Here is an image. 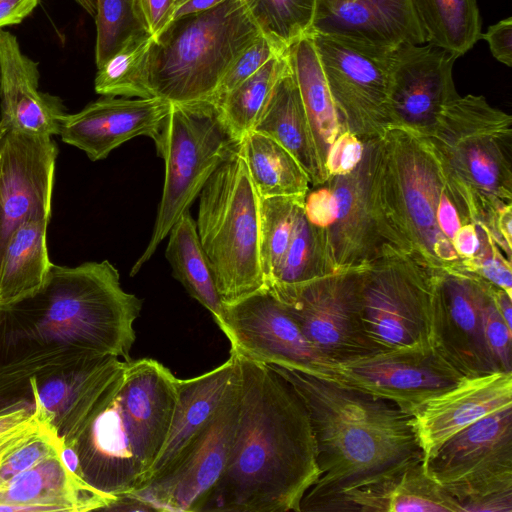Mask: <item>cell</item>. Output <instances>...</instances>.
Masks as SVG:
<instances>
[{
	"label": "cell",
	"instance_id": "1",
	"mask_svg": "<svg viewBox=\"0 0 512 512\" xmlns=\"http://www.w3.org/2000/svg\"><path fill=\"white\" fill-rule=\"evenodd\" d=\"M141 309L108 260L52 264L38 290L0 308V403L37 374L103 355L129 360Z\"/></svg>",
	"mask_w": 512,
	"mask_h": 512
},
{
	"label": "cell",
	"instance_id": "2",
	"mask_svg": "<svg viewBox=\"0 0 512 512\" xmlns=\"http://www.w3.org/2000/svg\"><path fill=\"white\" fill-rule=\"evenodd\" d=\"M237 356L236 433L226 466L197 512H301L303 497L319 477L305 404L269 365Z\"/></svg>",
	"mask_w": 512,
	"mask_h": 512
},
{
	"label": "cell",
	"instance_id": "3",
	"mask_svg": "<svg viewBox=\"0 0 512 512\" xmlns=\"http://www.w3.org/2000/svg\"><path fill=\"white\" fill-rule=\"evenodd\" d=\"M296 390L313 431L319 477L301 512L325 511L343 493L395 478L424 461L412 416L359 388L269 365Z\"/></svg>",
	"mask_w": 512,
	"mask_h": 512
},
{
	"label": "cell",
	"instance_id": "4",
	"mask_svg": "<svg viewBox=\"0 0 512 512\" xmlns=\"http://www.w3.org/2000/svg\"><path fill=\"white\" fill-rule=\"evenodd\" d=\"M177 382L155 359L125 360L114 394L74 444L90 486L119 496L144 484L169 434Z\"/></svg>",
	"mask_w": 512,
	"mask_h": 512
},
{
	"label": "cell",
	"instance_id": "5",
	"mask_svg": "<svg viewBox=\"0 0 512 512\" xmlns=\"http://www.w3.org/2000/svg\"><path fill=\"white\" fill-rule=\"evenodd\" d=\"M424 135L464 223L487 227L512 205V117L482 95L457 96Z\"/></svg>",
	"mask_w": 512,
	"mask_h": 512
},
{
	"label": "cell",
	"instance_id": "6",
	"mask_svg": "<svg viewBox=\"0 0 512 512\" xmlns=\"http://www.w3.org/2000/svg\"><path fill=\"white\" fill-rule=\"evenodd\" d=\"M261 35L243 0L170 21L147 53L152 96L170 103L210 100L229 67Z\"/></svg>",
	"mask_w": 512,
	"mask_h": 512
},
{
	"label": "cell",
	"instance_id": "7",
	"mask_svg": "<svg viewBox=\"0 0 512 512\" xmlns=\"http://www.w3.org/2000/svg\"><path fill=\"white\" fill-rule=\"evenodd\" d=\"M198 197L196 229L223 304L267 288L260 258L261 198L249 174L242 141Z\"/></svg>",
	"mask_w": 512,
	"mask_h": 512
},
{
	"label": "cell",
	"instance_id": "8",
	"mask_svg": "<svg viewBox=\"0 0 512 512\" xmlns=\"http://www.w3.org/2000/svg\"><path fill=\"white\" fill-rule=\"evenodd\" d=\"M380 184L393 225L409 251L434 269L459 268L461 259L437 220L440 207L452 198L424 135L401 126L386 130L380 139Z\"/></svg>",
	"mask_w": 512,
	"mask_h": 512
},
{
	"label": "cell",
	"instance_id": "9",
	"mask_svg": "<svg viewBox=\"0 0 512 512\" xmlns=\"http://www.w3.org/2000/svg\"><path fill=\"white\" fill-rule=\"evenodd\" d=\"M151 139L164 161V184L151 238L132 266L130 276L151 259L214 171L241 142L212 100L171 103Z\"/></svg>",
	"mask_w": 512,
	"mask_h": 512
},
{
	"label": "cell",
	"instance_id": "10",
	"mask_svg": "<svg viewBox=\"0 0 512 512\" xmlns=\"http://www.w3.org/2000/svg\"><path fill=\"white\" fill-rule=\"evenodd\" d=\"M423 465L458 512H512V405L458 431Z\"/></svg>",
	"mask_w": 512,
	"mask_h": 512
},
{
	"label": "cell",
	"instance_id": "11",
	"mask_svg": "<svg viewBox=\"0 0 512 512\" xmlns=\"http://www.w3.org/2000/svg\"><path fill=\"white\" fill-rule=\"evenodd\" d=\"M438 272L407 252L386 255L360 270L361 317L376 353L432 347L431 308Z\"/></svg>",
	"mask_w": 512,
	"mask_h": 512
},
{
	"label": "cell",
	"instance_id": "12",
	"mask_svg": "<svg viewBox=\"0 0 512 512\" xmlns=\"http://www.w3.org/2000/svg\"><path fill=\"white\" fill-rule=\"evenodd\" d=\"M334 193L335 222L322 229L331 273L360 271L386 255L411 253L395 229L380 184V139L365 142L357 167L324 183Z\"/></svg>",
	"mask_w": 512,
	"mask_h": 512
},
{
	"label": "cell",
	"instance_id": "13",
	"mask_svg": "<svg viewBox=\"0 0 512 512\" xmlns=\"http://www.w3.org/2000/svg\"><path fill=\"white\" fill-rule=\"evenodd\" d=\"M307 35L345 130L363 142L381 139L395 125L390 73L396 47L337 35Z\"/></svg>",
	"mask_w": 512,
	"mask_h": 512
},
{
	"label": "cell",
	"instance_id": "14",
	"mask_svg": "<svg viewBox=\"0 0 512 512\" xmlns=\"http://www.w3.org/2000/svg\"><path fill=\"white\" fill-rule=\"evenodd\" d=\"M125 360L87 358L29 378L0 408L26 407L63 444L74 445L114 394Z\"/></svg>",
	"mask_w": 512,
	"mask_h": 512
},
{
	"label": "cell",
	"instance_id": "15",
	"mask_svg": "<svg viewBox=\"0 0 512 512\" xmlns=\"http://www.w3.org/2000/svg\"><path fill=\"white\" fill-rule=\"evenodd\" d=\"M268 288L305 337L332 362L339 365L376 353L361 317L360 271L297 284L275 282Z\"/></svg>",
	"mask_w": 512,
	"mask_h": 512
},
{
	"label": "cell",
	"instance_id": "16",
	"mask_svg": "<svg viewBox=\"0 0 512 512\" xmlns=\"http://www.w3.org/2000/svg\"><path fill=\"white\" fill-rule=\"evenodd\" d=\"M217 325L231 344L230 352L341 382L338 364L305 337L269 288L224 304Z\"/></svg>",
	"mask_w": 512,
	"mask_h": 512
},
{
	"label": "cell",
	"instance_id": "17",
	"mask_svg": "<svg viewBox=\"0 0 512 512\" xmlns=\"http://www.w3.org/2000/svg\"><path fill=\"white\" fill-rule=\"evenodd\" d=\"M240 402L238 360L236 373L210 419L164 473L132 494L157 511L197 512L226 466L238 424Z\"/></svg>",
	"mask_w": 512,
	"mask_h": 512
},
{
	"label": "cell",
	"instance_id": "18",
	"mask_svg": "<svg viewBox=\"0 0 512 512\" xmlns=\"http://www.w3.org/2000/svg\"><path fill=\"white\" fill-rule=\"evenodd\" d=\"M493 286L461 267L439 270L437 275L430 343L464 377L499 371L483 330V309Z\"/></svg>",
	"mask_w": 512,
	"mask_h": 512
},
{
	"label": "cell",
	"instance_id": "19",
	"mask_svg": "<svg viewBox=\"0 0 512 512\" xmlns=\"http://www.w3.org/2000/svg\"><path fill=\"white\" fill-rule=\"evenodd\" d=\"M338 369L341 383L388 399L410 415L464 377L432 347L380 351Z\"/></svg>",
	"mask_w": 512,
	"mask_h": 512
},
{
	"label": "cell",
	"instance_id": "20",
	"mask_svg": "<svg viewBox=\"0 0 512 512\" xmlns=\"http://www.w3.org/2000/svg\"><path fill=\"white\" fill-rule=\"evenodd\" d=\"M57 144L51 136L3 130L0 137V254L30 216L51 214Z\"/></svg>",
	"mask_w": 512,
	"mask_h": 512
},
{
	"label": "cell",
	"instance_id": "21",
	"mask_svg": "<svg viewBox=\"0 0 512 512\" xmlns=\"http://www.w3.org/2000/svg\"><path fill=\"white\" fill-rule=\"evenodd\" d=\"M453 53L431 45L401 44L394 49L390 103L394 126L425 134L443 107L459 96L452 76Z\"/></svg>",
	"mask_w": 512,
	"mask_h": 512
},
{
	"label": "cell",
	"instance_id": "22",
	"mask_svg": "<svg viewBox=\"0 0 512 512\" xmlns=\"http://www.w3.org/2000/svg\"><path fill=\"white\" fill-rule=\"evenodd\" d=\"M170 107V102L157 97L103 96L77 113L66 114L61 119L59 135L63 142L84 151L90 160H102L135 137L152 138Z\"/></svg>",
	"mask_w": 512,
	"mask_h": 512
},
{
	"label": "cell",
	"instance_id": "23",
	"mask_svg": "<svg viewBox=\"0 0 512 512\" xmlns=\"http://www.w3.org/2000/svg\"><path fill=\"white\" fill-rule=\"evenodd\" d=\"M511 405L512 373L498 371L463 377L456 386L430 399L411 415L424 459L458 431Z\"/></svg>",
	"mask_w": 512,
	"mask_h": 512
},
{
	"label": "cell",
	"instance_id": "24",
	"mask_svg": "<svg viewBox=\"0 0 512 512\" xmlns=\"http://www.w3.org/2000/svg\"><path fill=\"white\" fill-rule=\"evenodd\" d=\"M38 63L21 51L12 33L0 30V125L33 135H59L67 114L58 96L39 89Z\"/></svg>",
	"mask_w": 512,
	"mask_h": 512
},
{
	"label": "cell",
	"instance_id": "25",
	"mask_svg": "<svg viewBox=\"0 0 512 512\" xmlns=\"http://www.w3.org/2000/svg\"><path fill=\"white\" fill-rule=\"evenodd\" d=\"M309 33L391 48L425 43L409 0H315Z\"/></svg>",
	"mask_w": 512,
	"mask_h": 512
},
{
	"label": "cell",
	"instance_id": "26",
	"mask_svg": "<svg viewBox=\"0 0 512 512\" xmlns=\"http://www.w3.org/2000/svg\"><path fill=\"white\" fill-rule=\"evenodd\" d=\"M116 499L73 477L59 452L0 487V511L6 512L105 510Z\"/></svg>",
	"mask_w": 512,
	"mask_h": 512
},
{
	"label": "cell",
	"instance_id": "27",
	"mask_svg": "<svg viewBox=\"0 0 512 512\" xmlns=\"http://www.w3.org/2000/svg\"><path fill=\"white\" fill-rule=\"evenodd\" d=\"M237 367L238 357L230 352L229 358L216 368L189 379L178 378L177 400L169 434L142 486L164 473L210 419Z\"/></svg>",
	"mask_w": 512,
	"mask_h": 512
},
{
	"label": "cell",
	"instance_id": "28",
	"mask_svg": "<svg viewBox=\"0 0 512 512\" xmlns=\"http://www.w3.org/2000/svg\"><path fill=\"white\" fill-rule=\"evenodd\" d=\"M253 130L282 145L300 164L312 187L327 181V175L315 151L290 63L274 87Z\"/></svg>",
	"mask_w": 512,
	"mask_h": 512
},
{
	"label": "cell",
	"instance_id": "29",
	"mask_svg": "<svg viewBox=\"0 0 512 512\" xmlns=\"http://www.w3.org/2000/svg\"><path fill=\"white\" fill-rule=\"evenodd\" d=\"M51 214L38 213L11 233L0 254V308L40 288L53 263L47 249Z\"/></svg>",
	"mask_w": 512,
	"mask_h": 512
},
{
	"label": "cell",
	"instance_id": "30",
	"mask_svg": "<svg viewBox=\"0 0 512 512\" xmlns=\"http://www.w3.org/2000/svg\"><path fill=\"white\" fill-rule=\"evenodd\" d=\"M287 54L315 151L325 171L324 163L330 146L346 130L336 110L310 36L305 35L292 43Z\"/></svg>",
	"mask_w": 512,
	"mask_h": 512
},
{
	"label": "cell",
	"instance_id": "31",
	"mask_svg": "<svg viewBox=\"0 0 512 512\" xmlns=\"http://www.w3.org/2000/svg\"><path fill=\"white\" fill-rule=\"evenodd\" d=\"M352 502L358 512H458L453 497L426 473L423 462L355 490Z\"/></svg>",
	"mask_w": 512,
	"mask_h": 512
},
{
	"label": "cell",
	"instance_id": "32",
	"mask_svg": "<svg viewBox=\"0 0 512 512\" xmlns=\"http://www.w3.org/2000/svg\"><path fill=\"white\" fill-rule=\"evenodd\" d=\"M165 251L173 276L188 294L205 307L217 324L224 304L218 293L213 272L200 243L195 220L189 211L173 225Z\"/></svg>",
	"mask_w": 512,
	"mask_h": 512
},
{
	"label": "cell",
	"instance_id": "33",
	"mask_svg": "<svg viewBox=\"0 0 512 512\" xmlns=\"http://www.w3.org/2000/svg\"><path fill=\"white\" fill-rule=\"evenodd\" d=\"M252 182L261 199L306 196L309 179L297 160L269 136L252 130L242 139Z\"/></svg>",
	"mask_w": 512,
	"mask_h": 512
},
{
	"label": "cell",
	"instance_id": "34",
	"mask_svg": "<svg viewBox=\"0 0 512 512\" xmlns=\"http://www.w3.org/2000/svg\"><path fill=\"white\" fill-rule=\"evenodd\" d=\"M425 43L457 57L481 38V18L476 0H409Z\"/></svg>",
	"mask_w": 512,
	"mask_h": 512
},
{
	"label": "cell",
	"instance_id": "35",
	"mask_svg": "<svg viewBox=\"0 0 512 512\" xmlns=\"http://www.w3.org/2000/svg\"><path fill=\"white\" fill-rule=\"evenodd\" d=\"M289 68L287 50L276 53L217 104L235 137L252 131L281 76Z\"/></svg>",
	"mask_w": 512,
	"mask_h": 512
},
{
	"label": "cell",
	"instance_id": "36",
	"mask_svg": "<svg viewBox=\"0 0 512 512\" xmlns=\"http://www.w3.org/2000/svg\"><path fill=\"white\" fill-rule=\"evenodd\" d=\"M151 35L143 33L131 38L123 47L97 68L96 93L102 96L152 98L145 78V66Z\"/></svg>",
	"mask_w": 512,
	"mask_h": 512
},
{
	"label": "cell",
	"instance_id": "37",
	"mask_svg": "<svg viewBox=\"0 0 512 512\" xmlns=\"http://www.w3.org/2000/svg\"><path fill=\"white\" fill-rule=\"evenodd\" d=\"M263 36L279 50L308 34L315 0H243Z\"/></svg>",
	"mask_w": 512,
	"mask_h": 512
},
{
	"label": "cell",
	"instance_id": "38",
	"mask_svg": "<svg viewBox=\"0 0 512 512\" xmlns=\"http://www.w3.org/2000/svg\"><path fill=\"white\" fill-rule=\"evenodd\" d=\"M332 274L328 268L322 228L311 224L299 209L285 256L268 284H297ZM267 286V288H268Z\"/></svg>",
	"mask_w": 512,
	"mask_h": 512
},
{
	"label": "cell",
	"instance_id": "39",
	"mask_svg": "<svg viewBox=\"0 0 512 512\" xmlns=\"http://www.w3.org/2000/svg\"><path fill=\"white\" fill-rule=\"evenodd\" d=\"M305 196L261 199L260 258L266 285L273 280L290 244Z\"/></svg>",
	"mask_w": 512,
	"mask_h": 512
},
{
	"label": "cell",
	"instance_id": "40",
	"mask_svg": "<svg viewBox=\"0 0 512 512\" xmlns=\"http://www.w3.org/2000/svg\"><path fill=\"white\" fill-rule=\"evenodd\" d=\"M94 18L97 68L101 67L131 38L147 33L135 16L133 0H97Z\"/></svg>",
	"mask_w": 512,
	"mask_h": 512
},
{
	"label": "cell",
	"instance_id": "41",
	"mask_svg": "<svg viewBox=\"0 0 512 512\" xmlns=\"http://www.w3.org/2000/svg\"><path fill=\"white\" fill-rule=\"evenodd\" d=\"M62 442L45 426L40 427L0 457V487L17 474L59 452Z\"/></svg>",
	"mask_w": 512,
	"mask_h": 512
},
{
	"label": "cell",
	"instance_id": "42",
	"mask_svg": "<svg viewBox=\"0 0 512 512\" xmlns=\"http://www.w3.org/2000/svg\"><path fill=\"white\" fill-rule=\"evenodd\" d=\"M477 227L480 237L479 251L471 258L461 259V268L512 295L511 261L503 254L488 230L483 225Z\"/></svg>",
	"mask_w": 512,
	"mask_h": 512
},
{
	"label": "cell",
	"instance_id": "43",
	"mask_svg": "<svg viewBox=\"0 0 512 512\" xmlns=\"http://www.w3.org/2000/svg\"><path fill=\"white\" fill-rule=\"evenodd\" d=\"M279 52L285 51L277 49L270 40L261 35L229 67L210 100L216 103L219 102L226 94L255 73L272 56Z\"/></svg>",
	"mask_w": 512,
	"mask_h": 512
},
{
	"label": "cell",
	"instance_id": "44",
	"mask_svg": "<svg viewBox=\"0 0 512 512\" xmlns=\"http://www.w3.org/2000/svg\"><path fill=\"white\" fill-rule=\"evenodd\" d=\"M483 330L487 347L499 371L512 373V329L497 310L492 292L483 309Z\"/></svg>",
	"mask_w": 512,
	"mask_h": 512
},
{
	"label": "cell",
	"instance_id": "45",
	"mask_svg": "<svg viewBox=\"0 0 512 512\" xmlns=\"http://www.w3.org/2000/svg\"><path fill=\"white\" fill-rule=\"evenodd\" d=\"M365 142L349 131L338 135L330 146L324 163L327 179L349 174L361 161Z\"/></svg>",
	"mask_w": 512,
	"mask_h": 512
},
{
	"label": "cell",
	"instance_id": "46",
	"mask_svg": "<svg viewBox=\"0 0 512 512\" xmlns=\"http://www.w3.org/2000/svg\"><path fill=\"white\" fill-rule=\"evenodd\" d=\"M313 188L305 196L304 214L311 224L326 229L337 218V199L332 190L325 184Z\"/></svg>",
	"mask_w": 512,
	"mask_h": 512
},
{
	"label": "cell",
	"instance_id": "47",
	"mask_svg": "<svg viewBox=\"0 0 512 512\" xmlns=\"http://www.w3.org/2000/svg\"><path fill=\"white\" fill-rule=\"evenodd\" d=\"M175 0H133L135 16L145 31L156 36L170 22Z\"/></svg>",
	"mask_w": 512,
	"mask_h": 512
},
{
	"label": "cell",
	"instance_id": "48",
	"mask_svg": "<svg viewBox=\"0 0 512 512\" xmlns=\"http://www.w3.org/2000/svg\"><path fill=\"white\" fill-rule=\"evenodd\" d=\"M489 45L493 57L510 67L512 64V18L508 17L491 25L481 34Z\"/></svg>",
	"mask_w": 512,
	"mask_h": 512
},
{
	"label": "cell",
	"instance_id": "49",
	"mask_svg": "<svg viewBox=\"0 0 512 512\" xmlns=\"http://www.w3.org/2000/svg\"><path fill=\"white\" fill-rule=\"evenodd\" d=\"M452 246L460 259L473 257L480 248L478 227L474 223L463 224L454 234Z\"/></svg>",
	"mask_w": 512,
	"mask_h": 512
},
{
	"label": "cell",
	"instance_id": "50",
	"mask_svg": "<svg viewBox=\"0 0 512 512\" xmlns=\"http://www.w3.org/2000/svg\"><path fill=\"white\" fill-rule=\"evenodd\" d=\"M40 0H0V30L21 23Z\"/></svg>",
	"mask_w": 512,
	"mask_h": 512
},
{
	"label": "cell",
	"instance_id": "51",
	"mask_svg": "<svg viewBox=\"0 0 512 512\" xmlns=\"http://www.w3.org/2000/svg\"><path fill=\"white\" fill-rule=\"evenodd\" d=\"M226 0H183L175 5L171 20L210 10Z\"/></svg>",
	"mask_w": 512,
	"mask_h": 512
},
{
	"label": "cell",
	"instance_id": "52",
	"mask_svg": "<svg viewBox=\"0 0 512 512\" xmlns=\"http://www.w3.org/2000/svg\"><path fill=\"white\" fill-rule=\"evenodd\" d=\"M105 510L108 511H157L151 504L132 493L117 496Z\"/></svg>",
	"mask_w": 512,
	"mask_h": 512
},
{
	"label": "cell",
	"instance_id": "53",
	"mask_svg": "<svg viewBox=\"0 0 512 512\" xmlns=\"http://www.w3.org/2000/svg\"><path fill=\"white\" fill-rule=\"evenodd\" d=\"M59 457L67 471L79 481H84L81 463L74 445L61 444Z\"/></svg>",
	"mask_w": 512,
	"mask_h": 512
},
{
	"label": "cell",
	"instance_id": "54",
	"mask_svg": "<svg viewBox=\"0 0 512 512\" xmlns=\"http://www.w3.org/2000/svg\"><path fill=\"white\" fill-rule=\"evenodd\" d=\"M492 296L496 308L506 325L512 329V295L508 294L505 290L494 286Z\"/></svg>",
	"mask_w": 512,
	"mask_h": 512
},
{
	"label": "cell",
	"instance_id": "55",
	"mask_svg": "<svg viewBox=\"0 0 512 512\" xmlns=\"http://www.w3.org/2000/svg\"><path fill=\"white\" fill-rule=\"evenodd\" d=\"M90 16L96 15L97 0H75Z\"/></svg>",
	"mask_w": 512,
	"mask_h": 512
},
{
	"label": "cell",
	"instance_id": "56",
	"mask_svg": "<svg viewBox=\"0 0 512 512\" xmlns=\"http://www.w3.org/2000/svg\"><path fill=\"white\" fill-rule=\"evenodd\" d=\"M181 1L183 0H175V5H177L178 3H180ZM175 7V6H174Z\"/></svg>",
	"mask_w": 512,
	"mask_h": 512
},
{
	"label": "cell",
	"instance_id": "57",
	"mask_svg": "<svg viewBox=\"0 0 512 512\" xmlns=\"http://www.w3.org/2000/svg\"><path fill=\"white\" fill-rule=\"evenodd\" d=\"M1 134H2V128H1V125H0V137H1Z\"/></svg>",
	"mask_w": 512,
	"mask_h": 512
}]
</instances>
